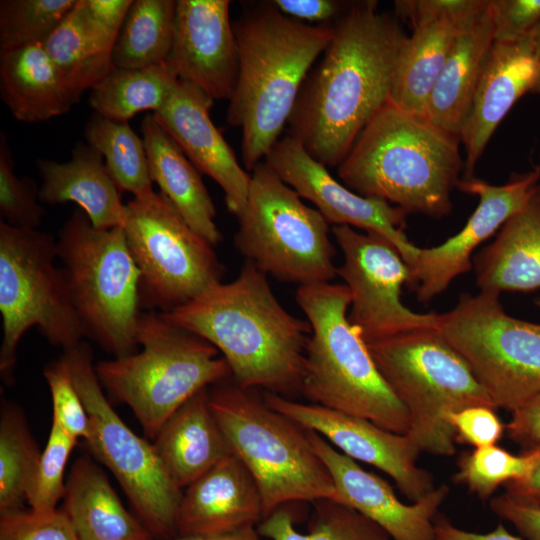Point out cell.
Returning <instances> with one entry per match:
<instances>
[{"label":"cell","mask_w":540,"mask_h":540,"mask_svg":"<svg viewBox=\"0 0 540 540\" xmlns=\"http://www.w3.org/2000/svg\"><path fill=\"white\" fill-rule=\"evenodd\" d=\"M334 35L305 79L288 134L325 167L343 161L372 117L389 102L407 40L399 19L376 1L349 4Z\"/></svg>","instance_id":"1"},{"label":"cell","mask_w":540,"mask_h":540,"mask_svg":"<svg viewBox=\"0 0 540 540\" xmlns=\"http://www.w3.org/2000/svg\"><path fill=\"white\" fill-rule=\"evenodd\" d=\"M161 315L212 344L238 386L279 395L301 389L310 324L281 305L253 263Z\"/></svg>","instance_id":"2"},{"label":"cell","mask_w":540,"mask_h":540,"mask_svg":"<svg viewBox=\"0 0 540 540\" xmlns=\"http://www.w3.org/2000/svg\"><path fill=\"white\" fill-rule=\"evenodd\" d=\"M233 29L239 70L226 121L241 129L242 161L252 171L279 140L334 26L302 23L262 1L246 4Z\"/></svg>","instance_id":"3"},{"label":"cell","mask_w":540,"mask_h":540,"mask_svg":"<svg viewBox=\"0 0 540 540\" xmlns=\"http://www.w3.org/2000/svg\"><path fill=\"white\" fill-rule=\"evenodd\" d=\"M460 139L390 102L361 131L338 165L353 192L399 207L407 215L442 218L464 171Z\"/></svg>","instance_id":"4"},{"label":"cell","mask_w":540,"mask_h":540,"mask_svg":"<svg viewBox=\"0 0 540 540\" xmlns=\"http://www.w3.org/2000/svg\"><path fill=\"white\" fill-rule=\"evenodd\" d=\"M296 302L310 324L300 391L312 403L405 434L408 411L380 374L358 328L348 319L345 284L298 286Z\"/></svg>","instance_id":"5"},{"label":"cell","mask_w":540,"mask_h":540,"mask_svg":"<svg viewBox=\"0 0 540 540\" xmlns=\"http://www.w3.org/2000/svg\"><path fill=\"white\" fill-rule=\"evenodd\" d=\"M208 399L232 454L257 485L264 518L289 503L337 501L306 429L235 383L213 385Z\"/></svg>","instance_id":"6"},{"label":"cell","mask_w":540,"mask_h":540,"mask_svg":"<svg viewBox=\"0 0 540 540\" xmlns=\"http://www.w3.org/2000/svg\"><path fill=\"white\" fill-rule=\"evenodd\" d=\"M137 341L139 352L100 361L95 371L101 385L132 410L154 440L184 403L231 373L212 344L161 313L141 312Z\"/></svg>","instance_id":"7"},{"label":"cell","mask_w":540,"mask_h":540,"mask_svg":"<svg viewBox=\"0 0 540 540\" xmlns=\"http://www.w3.org/2000/svg\"><path fill=\"white\" fill-rule=\"evenodd\" d=\"M383 379L410 417L405 433L420 452L452 456L455 433L446 417L472 406L495 408L466 361L438 328L366 342Z\"/></svg>","instance_id":"8"},{"label":"cell","mask_w":540,"mask_h":540,"mask_svg":"<svg viewBox=\"0 0 540 540\" xmlns=\"http://www.w3.org/2000/svg\"><path fill=\"white\" fill-rule=\"evenodd\" d=\"M56 246L85 337L114 358L135 353L140 274L122 226L96 228L78 207Z\"/></svg>","instance_id":"9"},{"label":"cell","mask_w":540,"mask_h":540,"mask_svg":"<svg viewBox=\"0 0 540 540\" xmlns=\"http://www.w3.org/2000/svg\"><path fill=\"white\" fill-rule=\"evenodd\" d=\"M234 244L246 261L283 282L330 283L337 275L329 223L263 160L252 170Z\"/></svg>","instance_id":"10"},{"label":"cell","mask_w":540,"mask_h":540,"mask_svg":"<svg viewBox=\"0 0 540 540\" xmlns=\"http://www.w3.org/2000/svg\"><path fill=\"white\" fill-rule=\"evenodd\" d=\"M56 245L47 232L0 221V372L7 381L12 380L18 345L30 328L37 327L63 351L85 337L66 275L55 262Z\"/></svg>","instance_id":"11"},{"label":"cell","mask_w":540,"mask_h":540,"mask_svg":"<svg viewBox=\"0 0 540 540\" xmlns=\"http://www.w3.org/2000/svg\"><path fill=\"white\" fill-rule=\"evenodd\" d=\"M438 330L496 408L512 412L540 391V323L507 314L499 293H461Z\"/></svg>","instance_id":"12"},{"label":"cell","mask_w":540,"mask_h":540,"mask_svg":"<svg viewBox=\"0 0 540 540\" xmlns=\"http://www.w3.org/2000/svg\"><path fill=\"white\" fill-rule=\"evenodd\" d=\"M59 360L87 411L91 451L118 480L149 532L171 537L177 532L183 492L168 476L153 444L132 431L110 405L87 343L65 350Z\"/></svg>","instance_id":"13"},{"label":"cell","mask_w":540,"mask_h":540,"mask_svg":"<svg viewBox=\"0 0 540 540\" xmlns=\"http://www.w3.org/2000/svg\"><path fill=\"white\" fill-rule=\"evenodd\" d=\"M122 228L140 274L141 309L166 313L222 282L214 245L162 193L128 201Z\"/></svg>","instance_id":"14"},{"label":"cell","mask_w":540,"mask_h":540,"mask_svg":"<svg viewBox=\"0 0 540 540\" xmlns=\"http://www.w3.org/2000/svg\"><path fill=\"white\" fill-rule=\"evenodd\" d=\"M332 234L344 258L336 273L351 295L348 319L366 342L438 328V314L417 313L402 303L401 289L410 271L388 239L347 225L334 226Z\"/></svg>","instance_id":"15"},{"label":"cell","mask_w":540,"mask_h":540,"mask_svg":"<svg viewBox=\"0 0 540 540\" xmlns=\"http://www.w3.org/2000/svg\"><path fill=\"white\" fill-rule=\"evenodd\" d=\"M540 181V165L521 174H512L503 185H492L475 176L460 178L456 188L476 195L478 205L465 226L440 245L420 248L408 265L407 286L419 303L428 304L442 294L462 274L472 268L475 249L491 237L528 201Z\"/></svg>","instance_id":"16"},{"label":"cell","mask_w":540,"mask_h":540,"mask_svg":"<svg viewBox=\"0 0 540 540\" xmlns=\"http://www.w3.org/2000/svg\"><path fill=\"white\" fill-rule=\"evenodd\" d=\"M264 401L304 429L318 433L354 461L386 473L410 501L416 502L435 489L433 475L417 465L420 451L407 435L391 432L364 418L275 393L268 392Z\"/></svg>","instance_id":"17"},{"label":"cell","mask_w":540,"mask_h":540,"mask_svg":"<svg viewBox=\"0 0 540 540\" xmlns=\"http://www.w3.org/2000/svg\"><path fill=\"white\" fill-rule=\"evenodd\" d=\"M264 161L301 198L312 202L329 224L347 225L384 236L407 265L416 257L419 247L404 233L407 214L402 209L353 192L338 182L295 138L287 135L278 140Z\"/></svg>","instance_id":"18"},{"label":"cell","mask_w":540,"mask_h":540,"mask_svg":"<svg viewBox=\"0 0 540 540\" xmlns=\"http://www.w3.org/2000/svg\"><path fill=\"white\" fill-rule=\"evenodd\" d=\"M228 0H177L175 31L168 60L179 80L211 99L230 100L239 60Z\"/></svg>","instance_id":"19"},{"label":"cell","mask_w":540,"mask_h":540,"mask_svg":"<svg viewBox=\"0 0 540 540\" xmlns=\"http://www.w3.org/2000/svg\"><path fill=\"white\" fill-rule=\"evenodd\" d=\"M316 454L331 474L337 501L381 527L393 540H433L434 518L450 489L442 484L413 502L404 504L392 486L339 452L318 433L307 430Z\"/></svg>","instance_id":"20"},{"label":"cell","mask_w":540,"mask_h":540,"mask_svg":"<svg viewBox=\"0 0 540 540\" xmlns=\"http://www.w3.org/2000/svg\"><path fill=\"white\" fill-rule=\"evenodd\" d=\"M214 100L179 80L166 104L153 113L195 167L224 191L228 211L238 217L246 204L251 175L210 118Z\"/></svg>","instance_id":"21"},{"label":"cell","mask_w":540,"mask_h":540,"mask_svg":"<svg viewBox=\"0 0 540 540\" xmlns=\"http://www.w3.org/2000/svg\"><path fill=\"white\" fill-rule=\"evenodd\" d=\"M540 60L523 37L494 41L485 59L460 142L465 148L464 178L473 171L491 136L517 100L531 92Z\"/></svg>","instance_id":"22"},{"label":"cell","mask_w":540,"mask_h":540,"mask_svg":"<svg viewBox=\"0 0 540 540\" xmlns=\"http://www.w3.org/2000/svg\"><path fill=\"white\" fill-rule=\"evenodd\" d=\"M263 519L254 479L230 454L185 489L176 529L180 536L218 535L256 527Z\"/></svg>","instance_id":"23"},{"label":"cell","mask_w":540,"mask_h":540,"mask_svg":"<svg viewBox=\"0 0 540 540\" xmlns=\"http://www.w3.org/2000/svg\"><path fill=\"white\" fill-rule=\"evenodd\" d=\"M40 201L48 205L74 202L99 229L122 226L125 204L121 190L100 152L79 142L67 162L37 160Z\"/></svg>","instance_id":"24"},{"label":"cell","mask_w":540,"mask_h":540,"mask_svg":"<svg viewBox=\"0 0 540 540\" xmlns=\"http://www.w3.org/2000/svg\"><path fill=\"white\" fill-rule=\"evenodd\" d=\"M480 291L530 292L540 288V182L526 204L472 259Z\"/></svg>","instance_id":"25"},{"label":"cell","mask_w":540,"mask_h":540,"mask_svg":"<svg viewBox=\"0 0 540 540\" xmlns=\"http://www.w3.org/2000/svg\"><path fill=\"white\" fill-rule=\"evenodd\" d=\"M494 35L489 0L486 9L458 32L428 98L423 118L459 139Z\"/></svg>","instance_id":"26"},{"label":"cell","mask_w":540,"mask_h":540,"mask_svg":"<svg viewBox=\"0 0 540 540\" xmlns=\"http://www.w3.org/2000/svg\"><path fill=\"white\" fill-rule=\"evenodd\" d=\"M153 446L168 476L181 490L232 454L211 411L208 388L171 415Z\"/></svg>","instance_id":"27"},{"label":"cell","mask_w":540,"mask_h":540,"mask_svg":"<svg viewBox=\"0 0 540 540\" xmlns=\"http://www.w3.org/2000/svg\"><path fill=\"white\" fill-rule=\"evenodd\" d=\"M140 131L152 182L194 231L214 246L218 244L222 234L215 223V205L201 172L153 113L142 119Z\"/></svg>","instance_id":"28"},{"label":"cell","mask_w":540,"mask_h":540,"mask_svg":"<svg viewBox=\"0 0 540 540\" xmlns=\"http://www.w3.org/2000/svg\"><path fill=\"white\" fill-rule=\"evenodd\" d=\"M0 94L13 117L25 123L66 114L81 99L43 44L0 51Z\"/></svg>","instance_id":"29"},{"label":"cell","mask_w":540,"mask_h":540,"mask_svg":"<svg viewBox=\"0 0 540 540\" xmlns=\"http://www.w3.org/2000/svg\"><path fill=\"white\" fill-rule=\"evenodd\" d=\"M62 510L78 540H150L151 533L122 505L105 473L78 458L66 482Z\"/></svg>","instance_id":"30"},{"label":"cell","mask_w":540,"mask_h":540,"mask_svg":"<svg viewBox=\"0 0 540 540\" xmlns=\"http://www.w3.org/2000/svg\"><path fill=\"white\" fill-rule=\"evenodd\" d=\"M116 39L89 16L83 0H78L43 46L67 85L81 98L113 68Z\"/></svg>","instance_id":"31"},{"label":"cell","mask_w":540,"mask_h":540,"mask_svg":"<svg viewBox=\"0 0 540 540\" xmlns=\"http://www.w3.org/2000/svg\"><path fill=\"white\" fill-rule=\"evenodd\" d=\"M462 27L445 18L412 26V35L407 37L395 71L391 104L424 116L428 98Z\"/></svg>","instance_id":"32"},{"label":"cell","mask_w":540,"mask_h":540,"mask_svg":"<svg viewBox=\"0 0 540 540\" xmlns=\"http://www.w3.org/2000/svg\"><path fill=\"white\" fill-rule=\"evenodd\" d=\"M178 81L168 62L144 68L113 67L90 90L89 105L105 118L128 122L139 112H158Z\"/></svg>","instance_id":"33"},{"label":"cell","mask_w":540,"mask_h":540,"mask_svg":"<svg viewBox=\"0 0 540 540\" xmlns=\"http://www.w3.org/2000/svg\"><path fill=\"white\" fill-rule=\"evenodd\" d=\"M176 6L175 0H133L113 47V67L144 68L168 62Z\"/></svg>","instance_id":"34"},{"label":"cell","mask_w":540,"mask_h":540,"mask_svg":"<svg viewBox=\"0 0 540 540\" xmlns=\"http://www.w3.org/2000/svg\"><path fill=\"white\" fill-rule=\"evenodd\" d=\"M85 143L104 158L106 168L121 191L144 198L155 191L142 137L128 122L105 118L94 112L84 127Z\"/></svg>","instance_id":"35"},{"label":"cell","mask_w":540,"mask_h":540,"mask_svg":"<svg viewBox=\"0 0 540 540\" xmlns=\"http://www.w3.org/2000/svg\"><path fill=\"white\" fill-rule=\"evenodd\" d=\"M257 530L266 540H393L376 523L333 500L313 503L305 533L296 529L291 512L284 507L265 517Z\"/></svg>","instance_id":"36"},{"label":"cell","mask_w":540,"mask_h":540,"mask_svg":"<svg viewBox=\"0 0 540 540\" xmlns=\"http://www.w3.org/2000/svg\"><path fill=\"white\" fill-rule=\"evenodd\" d=\"M41 453L19 407L6 403L0 419V515L21 510Z\"/></svg>","instance_id":"37"},{"label":"cell","mask_w":540,"mask_h":540,"mask_svg":"<svg viewBox=\"0 0 540 540\" xmlns=\"http://www.w3.org/2000/svg\"><path fill=\"white\" fill-rule=\"evenodd\" d=\"M78 0H1L0 51L43 44Z\"/></svg>","instance_id":"38"},{"label":"cell","mask_w":540,"mask_h":540,"mask_svg":"<svg viewBox=\"0 0 540 540\" xmlns=\"http://www.w3.org/2000/svg\"><path fill=\"white\" fill-rule=\"evenodd\" d=\"M535 452L514 455L495 445L464 452L457 460L453 481L465 485L482 500L490 498L501 485L523 478L530 470Z\"/></svg>","instance_id":"39"},{"label":"cell","mask_w":540,"mask_h":540,"mask_svg":"<svg viewBox=\"0 0 540 540\" xmlns=\"http://www.w3.org/2000/svg\"><path fill=\"white\" fill-rule=\"evenodd\" d=\"M77 441L52 422L45 449L26 492L31 510L40 513L53 511L59 500L64 498L65 467Z\"/></svg>","instance_id":"40"},{"label":"cell","mask_w":540,"mask_h":540,"mask_svg":"<svg viewBox=\"0 0 540 540\" xmlns=\"http://www.w3.org/2000/svg\"><path fill=\"white\" fill-rule=\"evenodd\" d=\"M40 187L30 177H18L6 135H0V215L2 221L21 229H38L45 210Z\"/></svg>","instance_id":"41"},{"label":"cell","mask_w":540,"mask_h":540,"mask_svg":"<svg viewBox=\"0 0 540 540\" xmlns=\"http://www.w3.org/2000/svg\"><path fill=\"white\" fill-rule=\"evenodd\" d=\"M44 377L52 397V422L72 437L86 440L89 436V417L63 363L58 360L46 366Z\"/></svg>","instance_id":"42"},{"label":"cell","mask_w":540,"mask_h":540,"mask_svg":"<svg viewBox=\"0 0 540 540\" xmlns=\"http://www.w3.org/2000/svg\"><path fill=\"white\" fill-rule=\"evenodd\" d=\"M0 540H78L62 509L17 510L0 515Z\"/></svg>","instance_id":"43"},{"label":"cell","mask_w":540,"mask_h":540,"mask_svg":"<svg viewBox=\"0 0 540 540\" xmlns=\"http://www.w3.org/2000/svg\"><path fill=\"white\" fill-rule=\"evenodd\" d=\"M489 0H399L395 12L412 26L435 19H450L465 26L487 7Z\"/></svg>","instance_id":"44"},{"label":"cell","mask_w":540,"mask_h":540,"mask_svg":"<svg viewBox=\"0 0 540 540\" xmlns=\"http://www.w3.org/2000/svg\"><path fill=\"white\" fill-rule=\"evenodd\" d=\"M494 410L488 406H472L449 413L446 420L454 430L456 442L475 448L495 445L501 439L505 425Z\"/></svg>","instance_id":"45"},{"label":"cell","mask_w":540,"mask_h":540,"mask_svg":"<svg viewBox=\"0 0 540 540\" xmlns=\"http://www.w3.org/2000/svg\"><path fill=\"white\" fill-rule=\"evenodd\" d=\"M494 41L523 38L540 20V0H490Z\"/></svg>","instance_id":"46"},{"label":"cell","mask_w":540,"mask_h":540,"mask_svg":"<svg viewBox=\"0 0 540 540\" xmlns=\"http://www.w3.org/2000/svg\"><path fill=\"white\" fill-rule=\"evenodd\" d=\"M505 430L508 438L524 452L540 449V391L512 411Z\"/></svg>","instance_id":"47"},{"label":"cell","mask_w":540,"mask_h":540,"mask_svg":"<svg viewBox=\"0 0 540 540\" xmlns=\"http://www.w3.org/2000/svg\"><path fill=\"white\" fill-rule=\"evenodd\" d=\"M271 3L285 16L319 24L334 22L349 5L336 0H273Z\"/></svg>","instance_id":"48"},{"label":"cell","mask_w":540,"mask_h":540,"mask_svg":"<svg viewBox=\"0 0 540 540\" xmlns=\"http://www.w3.org/2000/svg\"><path fill=\"white\" fill-rule=\"evenodd\" d=\"M494 514L511 523L527 540H540V509L514 501L506 493L490 501Z\"/></svg>","instance_id":"49"},{"label":"cell","mask_w":540,"mask_h":540,"mask_svg":"<svg viewBox=\"0 0 540 540\" xmlns=\"http://www.w3.org/2000/svg\"><path fill=\"white\" fill-rule=\"evenodd\" d=\"M83 3L97 24L118 36L133 0H83Z\"/></svg>","instance_id":"50"},{"label":"cell","mask_w":540,"mask_h":540,"mask_svg":"<svg viewBox=\"0 0 540 540\" xmlns=\"http://www.w3.org/2000/svg\"><path fill=\"white\" fill-rule=\"evenodd\" d=\"M529 472L521 479L506 483L505 493L514 501L540 509V449Z\"/></svg>","instance_id":"51"},{"label":"cell","mask_w":540,"mask_h":540,"mask_svg":"<svg viewBox=\"0 0 540 540\" xmlns=\"http://www.w3.org/2000/svg\"><path fill=\"white\" fill-rule=\"evenodd\" d=\"M433 540H522L512 534L502 525L488 533H474L462 530L444 516L434 518Z\"/></svg>","instance_id":"52"},{"label":"cell","mask_w":540,"mask_h":540,"mask_svg":"<svg viewBox=\"0 0 540 540\" xmlns=\"http://www.w3.org/2000/svg\"><path fill=\"white\" fill-rule=\"evenodd\" d=\"M173 540H264L257 527L243 528L237 531L206 536H180Z\"/></svg>","instance_id":"53"},{"label":"cell","mask_w":540,"mask_h":540,"mask_svg":"<svg viewBox=\"0 0 540 540\" xmlns=\"http://www.w3.org/2000/svg\"><path fill=\"white\" fill-rule=\"evenodd\" d=\"M535 55L540 60V20L538 23L524 36Z\"/></svg>","instance_id":"54"},{"label":"cell","mask_w":540,"mask_h":540,"mask_svg":"<svg viewBox=\"0 0 540 540\" xmlns=\"http://www.w3.org/2000/svg\"><path fill=\"white\" fill-rule=\"evenodd\" d=\"M531 93L540 95V73H539V76H538V79H537L535 85L533 86V88L531 90Z\"/></svg>","instance_id":"55"},{"label":"cell","mask_w":540,"mask_h":540,"mask_svg":"<svg viewBox=\"0 0 540 540\" xmlns=\"http://www.w3.org/2000/svg\"><path fill=\"white\" fill-rule=\"evenodd\" d=\"M535 304L540 307V298L535 299Z\"/></svg>","instance_id":"56"}]
</instances>
